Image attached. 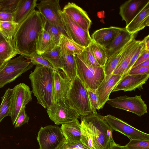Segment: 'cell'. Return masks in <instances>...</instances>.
<instances>
[{
	"label": "cell",
	"instance_id": "e0dca14e",
	"mask_svg": "<svg viewBox=\"0 0 149 149\" xmlns=\"http://www.w3.org/2000/svg\"><path fill=\"white\" fill-rule=\"evenodd\" d=\"M149 77V74H143L129 75L125 74L114 88L112 92L123 91L124 92L131 91L136 89L141 90L143 88Z\"/></svg>",
	"mask_w": 149,
	"mask_h": 149
},
{
	"label": "cell",
	"instance_id": "f6af8a7d",
	"mask_svg": "<svg viewBox=\"0 0 149 149\" xmlns=\"http://www.w3.org/2000/svg\"><path fill=\"white\" fill-rule=\"evenodd\" d=\"M149 59V50L145 51L138 58L132 67L134 66L146 61Z\"/></svg>",
	"mask_w": 149,
	"mask_h": 149
},
{
	"label": "cell",
	"instance_id": "cb8c5ba5",
	"mask_svg": "<svg viewBox=\"0 0 149 149\" xmlns=\"http://www.w3.org/2000/svg\"><path fill=\"white\" fill-rule=\"evenodd\" d=\"M58 45L61 56L79 55L85 48L71 40L65 34L61 35Z\"/></svg>",
	"mask_w": 149,
	"mask_h": 149
},
{
	"label": "cell",
	"instance_id": "f35d334b",
	"mask_svg": "<svg viewBox=\"0 0 149 149\" xmlns=\"http://www.w3.org/2000/svg\"><path fill=\"white\" fill-rule=\"evenodd\" d=\"M124 147L127 149H149V141L131 140Z\"/></svg>",
	"mask_w": 149,
	"mask_h": 149
},
{
	"label": "cell",
	"instance_id": "44dd1931",
	"mask_svg": "<svg viewBox=\"0 0 149 149\" xmlns=\"http://www.w3.org/2000/svg\"><path fill=\"white\" fill-rule=\"evenodd\" d=\"M149 26V3L134 17L125 27L130 34L137 33Z\"/></svg>",
	"mask_w": 149,
	"mask_h": 149
},
{
	"label": "cell",
	"instance_id": "d590c367",
	"mask_svg": "<svg viewBox=\"0 0 149 149\" xmlns=\"http://www.w3.org/2000/svg\"><path fill=\"white\" fill-rule=\"evenodd\" d=\"M29 60L34 65L42 66L55 70L53 65L47 60L36 52L31 56Z\"/></svg>",
	"mask_w": 149,
	"mask_h": 149
},
{
	"label": "cell",
	"instance_id": "e575fe53",
	"mask_svg": "<svg viewBox=\"0 0 149 149\" xmlns=\"http://www.w3.org/2000/svg\"><path fill=\"white\" fill-rule=\"evenodd\" d=\"M19 0H0V12L13 14L16 10Z\"/></svg>",
	"mask_w": 149,
	"mask_h": 149
},
{
	"label": "cell",
	"instance_id": "603a6c76",
	"mask_svg": "<svg viewBox=\"0 0 149 149\" xmlns=\"http://www.w3.org/2000/svg\"><path fill=\"white\" fill-rule=\"evenodd\" d=\"M37 0H19L17 8L13 14V22L19 24L34 10Z\"/></svg>",
	"mask_w": 149,
	"mask_h": 149
},
{
	"label": "cell",
	"instance_id": "74e56055",
	"mask_svg": "<svg viewBox=\"0 0 149 149\" xmlns=\"http://www.w3.org/2000/svg\"><path fill=\"white\" fill-rule=\"evenodd\" d=\"M146 50L145 42L143 39L141 41L137 50L132 57L130 62L124 72V75L127 74L129 72L137 59Z\"/></svg>",
	"mask_w": 149,
	"mask_h": 149
},
{
	"label": "cell",
	"instance_id": "30bf717a",
	"mask_svg": "<svg viewBox=\"0 0 149 149\" xmlns=\"http://www.w3.org/2000/svg\"><path fill=\"white\" fill-rule=\"evenodd\" d=\"M37 139L39 149H57L65 139L60 127L57 125H49L41 127Z\"/></svg>",
	"mask_w": 149,
	"mask_h": 149
},
{
	"label": "cell",
	"instance_id": "4fadbf2b",
	"mask_svg": "<svg viewBox=\"0 0 149 149\" xmlns=\"http://www.w3.org/2000/svg\"><path fill=\"white\" fill-rule=\"evenodd\" d=\"M36 7L38 11L48 24L63 28L60 15L62 10L59 0H42L37 3Z\"/></svg>",
	"mask_w": 149,
	"mask_h": 149
},
{
	"label": "cell",
	"instance_id": "ba28073f",
	"mask_svg": "<svg viewBox=\"0 0 149 149\" xmlns=\"http://www.w3.org/2000/svg\"><path fill=\"white\" fill-rule=\"evenodd\" d=\"M60 15L63 29L66 35L81 46L84 48L88 47L92 41L89 32L81 28L62 10L60 12Z\"/></svg>",
	"mask_w": 149,
	"mask_h": 149
},
{
	"label": "cell",
	"instance_id": "277c9868",
	"mask_svg": "<svg viewBox=\"0 0 149 149\" xmlns=\"http://www.w3.org/2000/svg\"><path fill=\"white\" fill-rule=\"evenodd\" d=\"M66 99L80 116H85L92 113L87 88L77 76L72 83Z\"/></svg>",
	"mask_w": 149,
	"mask_h": 149
},
{
	"label": "cell",
	"instance_id": "5bb4252c",
	"mask_svg": "<svg viewBox=\"0 0 149 149\" xmlns=\"http://www.w3.org/2000/svg\"><path fill=\"white\" fill-rule=\"evenodd\" d=\"M72 83L61 69L54 70L52 97L53 103L65 98L71 86Z\"/></svg>",
	"mask_w": 149,
	"mask_h": 149
},
{
	"label": "cell",
	"instance_id": "7c38bea8",
	"mask_svg": "<svg viewBox=\"0 0 149 149\" xmlns=\"http://www.w3.org/2000/svg\"><path fill=\"white\" fill-rule=\"evenodd\" d=\"M103 118L113 130L122 134L130 140L139 139L149 141L148 134L136 129L115 116L108 114L103 116Z\"/></svg>",
	"mask_w": 149,
	"mask_h": 149
},
{
	"label": "cell",
	"instance_id": "83f0119b",
	"mask_svg": "<svg viewBox=\"0 0 149 149\" xmlns=\"http://www.w3.org/2000/svg\"><path fill=\"white\" fill-rule=\"evenodd\" d=\"M41 55L47 60L55 70H62L63 64L60 50L58 45L53 49L47 51Z\"/></svg>",
	"mask_w": 149,
	"mask_h": 149
},
{
	"label": "cell",
	"instance_id": "ab89813d",
	"mask_svg": "<svg viewBox=\"0 0 149 149\" xmlns=\"http://www.w3.org/2000/svg\"><path fill=\"white\" fill-rule=\"evenodd\" d=\"M57 149H88L84 146L81 141L77 142L67 140L65 139Z\"/></svg>",
	"mask_w": 149,
	"mask_h": 149
},
{
	"label": "cell",
	"instance_id": "7bdbcfd3",
	"mask_svg": "<svg viewBox=\"0 0 149 149\" xmlns=\"http://www.w3.org/2000/svg\"><path fill=\"white\" fill-rule=\"evenodd\" d=\"M148 74H149V66L144 67L133 71H130L127 74L129 75H138Z\"/></svg>",
	"mask_w": 149,
	"mask_h": 149
},
{
	"label": "cell",
	"instance_id": "ac0fdd59",
	"mask_svg": "<svg viewBox=\"0 0 149 149\" xmlns=\"http://www.w3.org/2000/svg\"><path fill=\"white\" fill-rule=\"evenodd\" d=\"M149 3V0H129L120 6L119 14L126 26Z\"/></svg>",
	"mask_w": 149,
	"mask_h": 149
},
{
	"label": "cell",
	"instance_id": "816d5d0a",
	"mask_svg": "<svg viewBox=\"0 0 149 149\" xmlns=\"http://www.w3.org/2000/svg\"><path fill=\"white\" fill-rule=\"evenodd\" d=\"M1 27H0V31H1Z\"/></svg>",
	"mask_w": 149,
	"mask_h": 149
},
{
	"label": "cell",
	"instance_id": "52a82bcc",
	"mask_svg": "<svg viewBox=\"0 0 149 149\" xmlns=\"http://www.w3.org/2000/svg\"><path fill=\"white\" fill-rule=\"evenodd\" d=\"M47 111L50 119L57 125L74 121L80 116L70 105L66 97L53 103Z\"/></svg>",
	"mask_w": 149,
	"mask_h": 149
},
{
	"label": "cell",
	"instance_id": "1f68e13d",
	"mask_svg": "<svg viewBox=\"0 0 149 149\" xmlns=\"http://www.w3.org/2000/svg\"><path fill=\"white\" fill-rule=\"evenodd\" d=\"M17 54L13 47L5 39L0 42V62L6 63Z\"/></svg>",
	"mask_w": 149,
	"mask_h": 149
},
{
	"label": "cell",
	"instance_id": "836d02e7",
	"mask_svg": "<svg viewBox=\"0 0 149 149\" xmlns=\"http://www.w3.org/2000/svg\"><path fill=\"white\" fill-rule=\"evenodd\" d=\"M45 29L51 36L53 49L58 45L61 35L62 34H65V32L62 28L50 25L47 23Z\"/></svg>",
	"mask_w": 149,
	"mask_h": 149
},
{
	"label": "cell",
	"instance_id": "7402d4cb",
	"mask_svg": "<svg viewBox=\"0 0 149 149\" xmlns=\"http://www.w3.org/2000/svg\"><path fill=\"white\" fill-rule=\"evenodd\" d=\"M141 42V40H136L135 38L130 42L120 62L113 72V74L124 75V72L132 57L137 50Z\"/></svg>",
	"mask_w": 149,
	"mask_h": 149
},
{
	"label": "cell",
	"instance_id": "8992f818",
	"mask_svg": "<svg viewBox=\"0 0 149 149\" xmlns=\"http://www.w3.org/2000/svg\"><path fill=\"white\" fill-rule=\"evenodd\" d=\"M77 76L86 88L95 90L104 80L105 75L103 67H94L75 55Z\"/></svg>",
	"mask_w": 149,
	"mask_h": 149
},
{
	"label": "cell",
	"instance_id": "6da1fadb",
	"mask_svg": "<svg viewBox=\"0 0 149 149\" xmlns=\"http://www.w3.org/2000/svg\"><path fill=\"white\" fill-rule=\"evenodd\" d=\"M47 23L39 11L35 9L18 24L13 38V47L18 54L29 59L36 52L38 36Z\"/></svg>",
	"mask_w": 149,
	"mask_h": 149
},
{
	"label": "cell",
	"instance_id": "b9f144b4",
	"mask_svg": "<svg viewBox=\"0 0 149 149\" xmlns=\"http://www.w3.org/2000/svg\"><path fill=\"white\" fill-rule=\"evenodd\" d=\"M25 108L22 109L18 115L15 123V128L19 127L28 122L29 117L25 112Z\"/></svg>",
	"mask_w": 149,
	"mask_h": 149
},
{
	"label": "cell",
	"instance_id": "f907efd6",
	"mask_svg": "<svg viewBox=\"0 0 149 149\" xmlns=\"http://www.w3.org/2000/svg\"><path fill=\"white\" fill-rule=\"evenodd\" d=\"M5 63L0 62V69L3 66Z\"/></svg>",
	"mask_w": 149,
	"mask_h": 149
},
{
	"label": "cell",
	"instance_id": "3957f363",
	"mask_svg": "<svg viewBox=\"0 0 149 149\" xmlns=\"http://www.w3.org/2000/svg\"><path fill=\"white\" fill-rule=\"evenodd\" d=\"M53 70L36 65L30 74L29 78L32 91L37 99V103L47 109L53 103L52 97Z\"/></svg>",
	"mask_w": 149,
	"mask_h": 149
},
{
	"label": "cell",
	"instance_id": "4dcf8cb0",
	"mask_svg": "<svg viewBox=\"0 0 149 149\" xmlns=\"http://www.w3.org/2000/svg\"><path fill=\"white\" fill-rule=\"evenodd\" d=\"M13 88H8L1 97L0 105V123L7 116H9L11 105Z\"/></svg>",
	"mask_w": 149,
	"mask_h": 149
},
{
	"label": "cell",
	"instance_id": "c3c4849f",
	"mask_svg": "<svg viewBox=\"0 0 149 149\" xmlns=\"http://www.w3.org/2000/svg\"><path fill=\"white\" fill-rule=\"evenodd\" d=\"M145 49L148 50H149V35H148L144 38Z\"/></svg>",
	"mask_w": 149,
	"mask_h": 149
},
{
	"label": "cell",
	"instance_id": "f1b7e54d",
	"mask_svg": "<svg viewBox=\"0 0 149 149\" xmlns=\"http://www.w3.org/2000/svg\"><path fill=\"white\" fill-rule=\"evenodd\" d=\"M18 24L14 22L0 21V33L13 47V38Z\"/></svg>",
	"mask_w": 149,
	"mask_h": 149
},
{
	"label": "cell",
	"instance_id": "2e32d148",
	"mask_svg": "<svg viewBox=\"0 0 149 149\" xmlns=\"http://www.w3.org/2000/svg\"><path fill=\"white\" fill-rule=\"evenodd\" d=\"M62 11L81 28L89 32L92 22L86 12L81 8L74 3L69 2Z\"/></svg>",
	"mask_w": 149,
	"mask_h": 149
},
{
	"label": "cell",
	"instance_id": "bcb514c9",
	"mask_svg": "<svg viewBox=\"0 0 149 149\" xmlns=\"http://www.w3.org/2000/svg\"><path fill=\"white\" fill-rule=\"evenodd\" d=\"M148 66H149V59L147 60L134 66L132 67L130 71H133L144 67Z\"/></svg>",
	"mask_w": 149,
	"mask_h": 149
},
{
	"label": "cell",
	"instance_id": "ffe728a7",
	"mask_svg": "<svg viewBox=\"0 0 149 149\" xmlns=\"http://www.w3.org/2000/svg\"><path fill=\"white\" fill-rule=\"evenodd\" d=\"M121 29L112 26L102 28L95 31L91 38L93 41L105 48L112 42Z\"/></svg>",
	"mask_w": 149,
	"mask_h": 149
},
{
	"label": "cell",
	"instance_id": "484cf974",
	"mask_svg": "<svg viewBox=\"0 0 149 149\" xmlns=\"http://www.w3.org/2000/svg\"><path fill=\"white\" fill-rule=\"evenodd\" d=\"M76 55L62 56L63 64L62 70L65 73L72 83L77 76V66Z\"/></svg>",
	"mask_w": 149,
	"mask_h": 149
},
{
	"label": "cell",
	"instance_id": "9c48e42d",
	"mask_svg": "<svg viewBox=\"0 0 149 149\" xmlns=\"http://www.w3.org/2000/svg\"><path fill=\"white\" fill-rule=\"evenodd\" d=\"M107 102L111 107L130 112L139 117L148 113L147 105L141 95L133 97L120 96L109 99Z\"/></svg>",
	"mask_w": 149,
	"mask_h": 149
},
{
	"label": "cell",
	"instance_id": "681fc988",
	"mask_svg": "<svg viewBox=\"0 0 149 149\" xmlns=\"http://www.w3.org/2000/svg\"><path fill=\"white\" fill-rule=\"evenodd\" d=\"M5 39L2 34L0 33V42Z\"/></svg>",
	"mask_w": 149,
	"mask_h": 149
},
{
	"label": "cell",
	"instance_id": "9a60e30c",
	"mask_svg": "<svg viewBox=\"0 0 149 149\" xmlns=\"http://www.w3.org/2000/svg\"><path fill=\"white\" fill-rule=\"evenodd\" d=\"M123 76L113 74L105 76L104 80L95 91L98 100V110L103 108L109 99L111 93Z\"/></svg>",
	"mask_w": 149,
	"mask_h": 149
},
{
	"label": "cell",
	"instance_id": "8fae6325",
	"mask_svg": "<svg viewBox=\"0 0 149 149\" xmlns=\"http://www.w3.org/2000/svg\"><path fill=\"white\" fill-rule=\"evenodd\" d=\"M10 113L13 125L22 109L32 100V91L29 87L24 83H20L13 88Z\"/></svg>",
	"mask_w": 149,
	"mask_h": 149
},
{
	"label": "cell",
	"instance_id": "d6a6232c",
	"mask_svg": "<svg viewBox=\"0 0 149 149\" xmlns=\"http://www.w3.org/2000/svg\"><path fill=\"white\" fill-rule=\"evenodd\" d=\"M90 45L97 63L103 67L108 59L105 48L93 40Z\"/></svg>",
	"mask_w": 149,
	"mask_h": 149
},
{
	"label": "cell",
	"instance_id": "8d00e7d4",
	"mask_svg": "<svg viewBox=\"0 0 149 149\" xmlns=\"http://www.w3.org/2000/svg\"><path fill=\"white\" fill-rule=\"evenodd\" d=\"M86 62L94 67H100L97 63L90 45L79 55Z\"/></svg>",
	"mask_w": 149,
	"mask_h": 149
},
{
	"label": "cell",
	"instance_id": "60d3db41",
	"mask_svg": "<svg viewBox=\"0 0 149 149\" xmlns=\"http://www.w3.org/2000/svg\"><path fill=\"white\" fill-rule=\"evenodd\" d=\"M91 109L93 113H97V110H98V98L95 92V90L86 88Z\"/></svg>",
	"mask_w": 149,
	"mask_h": 149
},
{
	"label": "cell",
	"instance_id": "5b68a950",
	"mask_svg": "<svg viewBox=\"0 0 149 149\" xmlns=\"http://www.w3.org/2000/svg\"><path fill=\"white\" fill-rule=\"evenodd\" d=\"M33 65L29 59L20 55L5 63L0 69V88L14 81Z\"/></svg>",
	"mask_w": 149,
	"mask_h": 149
},
{
	"label": "cell",
	"instance_id": "d4e9b609",
	"mask_svg": "<svg viewBox=\"0 0 149 149\" xmlns=\"http://www.w3.org/2000/svg\"><path fill=\"white\" fill-rule=\"evenodd\" d=\"M61 129L65 140L73 142L81 141L80 123L78 119L61 125Z\"/></svg>",
	"mask_w": 149,
	"mask_h": 149
},
{
	"label": "cell",
	"instance_id": "7a4b0ae2",
	"mask_svg": "<svg viewBox=\"0 0 149 149\" xmlns=\"http://www.w3.org/2000/svg\"><path fill=\"white\" fill-rule=\"evenodd\" d=\"M81 117V141L88 149H109L114 131L103 116L92 113Z\"/></svg>",
	"mask_w": 149,
	"mask_h": 149
},
{
	"label": "cell",
	"instance_id": "f546056e",
	"mask_svg": "<svg viewBox=\"0 0 149 149\" xmlns=\"http://www.w3.org/2000/svg\"><path fill=\"white\" fill-rule=\"evenodd\" d=\"M129 43L119 52L108 58L103 67L105 76L112 74L120 62Z\"/></svg>",
	"mask_w": 149,
	"mask_h": 149
},
{
	"label": "cell",
	"instance_id": "7dc6e473",
	"mask_svg": "<svg viewBox=\"0 0 149 149\" xmlns=\"http://www.w3.org/2000/svg\"><path fill=\"white\" fill-rule=\"evenodd\" d=\"M109 149H127L124 146L120 145L116 143L113 140Z\"/></svg>",
	"mask_w": 149,
	"mask_h": 149
},
{
	"label": "cell",
	"instance_id": "4316f807",
	"mask_svg": "<svg viewBox=\"0 0 149 149\" xmlns=\"http://www.w3.org/2000/svg\"><path fill=\"white\" fill-rule=\"evenodd\" d=\"M53 49L51 36L45 29L40 33L38 39L36 52L41 55Z\"/></svg>",
	"mask_w": 149,
	"mask_h": 149
},
{
	"label": "cell",
	"instance_id": "d6986e66",
	"mask_svg": "<svg viewBox=\"0 0 149 149\" xmlns=\"http://www.w3.org/2000/svg\"><path fill=\"white\" fill-rule=\"evenodd\" d=\"M137 33L130 34L125 28H121L112 42L105 48L108 58L120 51L132 39L135 38Z\"/></svg>",
	"mask_w": 149,
	"mask_h": 149
},
{
	"label": "cell",
	"instance_id": "ee69618b",
	"mask_svg": "<svg viewBox=\"0 0 149 149\" xmlns=\"http://www.w3.org/2000/svg\"><path fill=\"white\" fill-rule=\"evenodd\" d=\"M0 21L13 22L12 13L0 12Z\"/></svg>",
	"mask_w": 149,
	"mask_h": 149
}]
</instances>
